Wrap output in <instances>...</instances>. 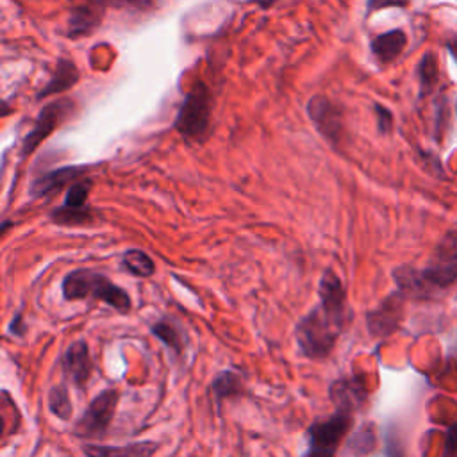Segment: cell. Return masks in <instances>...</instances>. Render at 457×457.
<instances>
[{
    "mask_svg": "<svg viewBox=\"0 0 457 457\" xmlns=\"http://www.w3.org/2000/svg\"><path fill=\"white\" fill-rule=\"evenodd\" d=\"M212 395L216 400V407L220 409L225 398H232L243 393L241 377L232 370H223L212 378Z\"/></svg>",
    "mask_w": 457,
    "mask_h": 457,
    "instance_id": "cell-16",
    "label": "cell"
},
{
    "mask_svg": "<svg viewBox=\"0 0 457 457\" xmlns=\"http://www.w3.org/2000/svg\"><path fill=\"white\" fill-rule=\"evenodd\" d=\"M152 334L162 343L166 345L168 348H171L177 355L182 353L184 350V337L180 334V330L177 328V325L173 321H170L168 318H162L159 321H155L152 327H150Z\"/></svg>",
    "mask_w": 457,
    "mask_h": 457,
    "instance_id": "cell-19",
    "label": "cell"
},
{
    "mask_svg": "<svg viewBox=\"0 0 457 457\" xmlns=\"http://www.w3.org/2000/svg\"><path fill=\"white\" fill-rule=\"evenodd\" d=\"M25 330H27V327L21 323V312H18V314L12 318L11 325H9V332L14 334V336H21V334H25Z\"/></svg>",
    "mask_w": 457,
    "mask_h": 457,
    "instance_id": "cell-29",
    "label": "cell"
},
{
    "mask_svg": "<svg viewBox=\"0 0 457 457\" xmlns=\"http://www.w3.org/2000/svg\"><path fill=\"white\" fill-rule=\"evenodd\" d=\"M428 291L448 287L457 278V234H446L434 248L427 266L420 270Z\"/></svg>",
    "mask_w": 457,
    "mask_h": 457,
    "instance_id": "cell-4",
    "label": "cell"
},
{
    "mask_svg": "<svg viewBox=\"0 0 457 457\" xmlns=\"http://www.w3.org/2000/svg\"><path fill=\"white\" fill-rule=\"evenodd\" d=\"M91 187H93V180H89V179L75 180L68 187V191H66L62 207L64 209H71V211H86V209H89L87 207V196H89Z\"/></svg>",
    "mask_w": 457,
    "mask_h": 457,
    "instance_id": "cell-21",
    "label": "cell"
},
{
    "mask_svg": "<svg viewBox=\"0 0 457 457\" xmlns=\"http://www.w3.org/2000/svg\"><path fill=\"white\" fill-rule=\"evenodd\" d=\"M457 455V421L448 428L446 441H445V457Z\"/></svg>",
    "mask_w": 457,
    "mask_h": 457,
    "instance_id": "cell-27",
    "label": "cell"
},
{
    "mask_svg": "<svg viewBox=\"0 0 457 457\" xmlns=\"http://www.w3.org/2000/svg\"><path fill=\"white\" fill-rule=\"evenodd\" d=\"M86 171H87L86 166H62L57 170L46 171L32 180L29 193L32 198L48 196V195L62 189L64 186H71L75 180L82 179V175Z\"/></svg>",
    "mask_w": 457,
    "mask_h": 457,
    "instance_id": "cell-11",
    "label": "cell"
},
{
    "mask_svg": "<svg viewBox=\"0 0 457 457\" xmlns=\"http://www.w3.org/2000/svg\"><path fill=\"white\" fill-rule=\"evenodd\" d=\"M405 43H407L405 32L400 30V29H395V30H389V32H384V34L377 36L371 41V52L377 57V61L391 62L403 52Z\"/></svg>",
    "mask_w": 457,
    "mask_h": 457,
    "instance_id": "cell-14",
    "label": "cell"
},
{
    "mask_svg": "<svg viewBox=\"0 0 457 457\" xmlns=\"http://www.w3.org/2000/svg\"><path fill=\"white\" fill-rule=\"evenodd\" d=\"M159 443L152 439L134 441L127 445H93L82 446L86 457H154L159 450Z\"/></svg>",
    "mask_w": 457,
    "mask_h": 457,
    "instance_id": "cell-12",
    "label": "cell"
},
{
    "mask_svg": "<svg viewBox=\"0 0 457 457\" xmlns=\"http://www.w3.org/2000/svg\"><path fill=\"white\" fill-rule=\"evenodd\" d=\"M61 364L66 378L71 380V384H75L77 387H84L93 371V361L89 355L87 343L84 339L73 341L62 353Z\"/></svg>",
    "mask_w": 457,
    "mask_h": 457,
    "instance_id": "cell-9",
    "label": "cell"
},
{
    "mask_svg": "<svg viewBox=\"0 0 457 457\" xmlns=\"http://www.w3.org/2000/svg\"><path fill=\"white\" fill-rule=\"evenodd\" d=\"M348 320L350 309L343 282L332 268H327L318 284V303L298 320L295 328L300 353L316 361L330 355Z\"/></svg>",
    "mask_w": 457,
    "mask_h": 457,
    "instance_id": "cell-1",
    "label": "cell"
},
{
    "mask_svg": "<svg viewBox=\"0 0 457 457\" xmlns=\"http://www.w3.org/2000/svg\"><path fill=\"white\" fill-rule=\"evenodd\" d=\"M402 316V300L400 295H391L387 300L380 303L373 312L368 314V328L373 336L384 337L391 334Z\"/></svg>",
    "mask_w": 457,
    "mask_h": 457,
    "instance_id": "cell-13",
    "label": "cell"
},
{
    "mask_svg": "<svg viewBox=\"0 0 457 457\" xmlns=\"http://www.w3.org/2000/svg\"><path fill=\"white\" fill-rule=\"evenodd\" d=\"M328 398L337 411L355 414L366 403L368 395L364 384L359 378L341 377L328 386Z\"/></svg>",
    "mask_w": 457,
    "mask_h": 457,
    "instance_id": "cell-10",
    "label": "cell"
},
{
    "mask_svg": "<svg viewBox=\"0 0 457 457\" xmlns=\"http://www.w3.org/2000/svg\"><path fill=\"white\" fill-rule=\"evenodd\" d=\"M307 112L316 130L332 145H337L343 132L339 109L325 96H312L307 104Z\"/></svg>",
    "mask_w": 457,
    "mask_h": 457,
    "instance_id": "cell-8",
    "label": "cell"
},
{
    "mask_svg": "<svg viewBox=\"0 0 457 457\" xmlns=\"http://www.w3.org/2000/svg\"><path fill=\"white\" fill-rule=\"evenodd\" d=\"M375 111H377V120H378V130L382 134L389 132L393 129V114L386 107H382L378 104L375 105Z\"/></svg>",
    "mask_w": 457,
    "mask_h": 457,
    "instance_id": "cell-25",
    "label": "cell"
},
{
    "mask_svg": "<svg viewBox=\"0 0 457 457\" xmlns=\"http://www.w3.org/2000/svg\"><path fill=\"white\" fill-rule=\"evenodd\" d=\"M409 0H368V14L386 9V7H405Z\"/></svg>",
    "mask_w": 457,
    "mask_h": 457,
    "instance_id": "cell-26",
    "label": "cell"
},
{
    "mask_svg": "<svg viewBox=\"0 0 457 457\" xmlns=\"http://www.w3.org/2000/svg\"><path fill=\"white\" fill-rule=\"evenodd\" d=\"M50 220L57 225H84V223H89L93 221V212L91 209H86V211H71V209H64L62 205L54 209L50 212Z\"/></svg>",
    "mask_w": 457,
    "mask_h": 457,
    "instance_id": "cell-24",
    "label": "cell"
},
{
    "mask_svg": "<svg viewBox=\"0 0 457 457\" xmlns=\"http://www.w3.org/2000/svg\"><path fill=\"white\" fill-rule=\"evenodd\" d=\"M104 4H116V5H130L137 9H146L152 5V0H98Z\"/></svg>",
    "mask_w": 457,
    "mask_h": 457,
    "instance_id": "cell-28",
    "label": "cell"
},
{
    "mask_svg": "<svg viewBox=\"0 0 457 457\" xmlns=\"http://www.w3.org/2000/svg\"><path fill=\"white\" fill-rule=\"evenodd\" d=\"M120 393L116 389H105L98 393L82 416L73 425V436L75 437H87V439H98L105 436L107 428L111 427V421L114 418L116 407H118Z\"/></svg>",
    "mask_w": 457,
    "mask_h": 457,
    "instance_id": "cell-5",
    "label": "cell"
},
{
    "mask_svg": "<svg viewBox=\"0 0 457 457\" xmlns=\"http://www.w3.org/2000/svg\"><path fill=\"white\" fill-rule=\"evenodd\" d=\"M79 80V70L77 66L68 61V59H61L57 62V68L52 75V79L46 82V86L39 91L37 98H46L50 95H55V93H61L68 87H71L75 82Z\"/></svg>",
    "mask_w": 457,
    "mask_h": 457,
    "instance_id": "cell-15",
    "label": "cell"
},
{
    "mask_svg": "<svg viewBox=\"0 0 457 457\" xmlns=\"http://www.w3.org/2000/svg\"><path fill=\"white\" fill-rule=\"evenodd\" d=\"M305 457H336V453H323V452H314V450H309L305 453Z\"/></svg>",
    "mask_w": 457,
    "mask_h": 457,
    "instance_id": "cell-30",
    "label": "cell"
},
{
    "mask_svg": "<svg viewBox=\"0 0 457 457\" xmlns=\"http://www.w3.org/2000/svg\"><path fill=\"white\" fill-rule=\"evenodd\" d=\"M121 264H123V268L130 275L139 277V278H148V277H152L155 273L154 259L146 252H143L139 248L125 250L123 255H121Z\"/></svg>",
    "mask_w": 457,
    "mask_h": 457,
    "instance_id": "cell-17",
    "label": "cell"
},
{
    "mask_svg": "<svg viewBox=\"0 0 457 457\" xmlns=\"http://www.w3.org/2000/svg\"><path fill=\"white\" fill-rule=\"evenodd\" d=\"M212 95L205 84H196L184 98L175 118V129L187 139H200L211 123Z\"/></svg>",
    "mask_w": 457,
    "mask_h": 457,
    "instance_id": "cell-3",
    "label": "cell"
},
{
    "mask_svg": "<svg viewBox=\"0 0 457 457\" xmlns=\"http://www.w3.org/2000/svg\"><path fill=\"white\" fill-rule=\"evenodd\" d=\"M377 434L373 423H362L348 439L346 448L353 457H368L375 452Z\"/></svg>",
    "mask_w": 457,
    "mask_h": 457,
    "instance_id": "cell-18",
    "label": "cell"
},
{
    "mask_svg": "<svg viewBox=\"0 0 457 457\" xmlns=\"http://www.w3.org/2000/svg\"><path fill=\"white\" fill-rule=\"evenodd\" d=\"M73 109L75 105L70 98H59L46 104L41 109L32 130L25 136L21 143V157L30 155L39 146V143H43V139H46L61 123H64L73 114Z\"/></svg>",
    "mask_w": 457,
    "mask_h": 457,
    "instance_id": "cell-7",
    "label": "cell"
},
{
    "mask_svg": "<svg viewBox=\"0 0 457 457\" xmlns=\"http://www.w3.org/2000/svg\"><path fill=\"white\" fill-rule=\"evenodd\" d=\"M448 50L452 52V55H453L455 61H457V41H450V43H448Z\"/></svg>",
    "mask_w": 457,
    "mask_h": 457,
    "instance_id": "cell-31",
    "label": "cell"
},
{
    "mask_svg": "<svg viewBox=\"0 0 457 457\" xmlns=\"http://www.w3.org/2000/svg\"><path fill=\"white\" fill-rule=\"evenodd\" d=\"M352 425H353V414L337 411V409L327 418L314 420L307 428L309 450L336 453L343 439L348 436Z\"/></svg>",
    "mask_w": 457,
    "mask_h": 457,
    "instance_id": "cell-6",
    "label": "cell"
},
{
    "mask_svg": "<svg viewBox=\"0 0 457 457\" xmlns=\"http://www.w3.org/2000/svg\"><path fill=\"white\" fill-rule=\"evenodd\" d=\"M48 409L54 416H57L62 421H70L71 420V412H73V405L70 400V393L66 389L64 384L54 386L48 391Z\"/></svg>",
    "mask_w": 457,
    "mask_h": 457,
    "instance_id": "cell-22",
    "label": "cell"
},
{
    "mask_svg": "<svg viewBox=\"0 0 457 457\" xmlns=\"http://www.w3.org/2000/svg\"><path fill=\"white\" fill-rule=\"evenodd\" d=\"M418 79L423 87V91H430L437 80H439V68H437V57L432 52H427L420 64H418Z\"/></svg>",
    "mask_w": 457,
    "mask_h": 457,
    "instance_id": "cell-23",
    "label": "cell"
},
{
    "mask_svg": "<svg viewBox=\"0 0 457 457\" xmlns=\"http://www.w3.org/2000/svg\"><path fill=\"white\" fill-rule=\"evenodd\" d=\"M98 11L91 5H82L71 11L70 16V34L71 36H82L91 32L98 25Z\"/></svg>",
    "mask_w": 457,
    "mask_h": 457,
    "instance_id": "cell-20",
    "label": "cell"
},
{
    "mask_svg": "<svg viewBox=\"0 0 457 457\" xmlns=\"http://www.w3.org/2000/svg\"><path fill=\"white\" fill-rule=\"evenodd\" d=\"M61 291L64 300H98L120 314H127L132 309V300L129 293L112 280H109V277L95 270H71L64 275L61 282Z\"/></svg>",
    "mask_w": 457,
    "mask_h": 457,
    "instance_id": "cell-2",
    "label": "cell"
}]
</instances>
